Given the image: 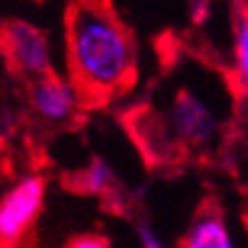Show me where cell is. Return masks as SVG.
Masks as SVG:
<instances>
[{
    "mask_svg": "<svg viewBox=\"0 0 248 248\" xmlns=\"http://www.w3.org/2000/svg\"><path fill=\"white\" fill-rule=\"evenodd\" d=\"M64 59L89 103L123 96L138 79V45L108 0H69L64 13Z\"/></svg>",
    "mask_w": 248,
    "mask_h": 248,
    "instance_id": "6da1fadb",
    "label": "cell"
},
{
    "mask_svg": "<svg viewBox=\"0 0 248 248\" xmlns=\"http://www.w3.org/2000/svg\"><path fill=\"white\" fill-rule=\"evenodd\" d=\"M140 145L155 160H185L217 153L226 135V116L209 86L174 81L162 86L160 101L135 121Z\"/></svg>",
    "mask_w": 248,
    "mask_h": 248,
    "instance_id": "7a4b0ae2",
    "label": "cell"
},
{
    "mask_svg": "<svg viewBox=\"0 0 248 248\" xmlns=\"http://www.w3.org/2000/svg\"><path fill=\"white\" fill-rule=\"evenodd\" d=\"M0 52L10 72L27 84L57 72L49 32L32 20L8 17L0 22Z\"/></svg>",
    "mask_w": 248,
    "mask_h": 248,
    "instance_id": "3957f363",
    "label": "cell"
},
{
    "mask_svg": "<svg viewBox=\"0 0 248 248\" xmlns=\"http://www.w3.org/2000/svg\"><path fill=\"white\" fill-rule=\"evenodd\" d=\"M49 182L40 172H25L0 192V248H20L37 226Z\"/></svg>",
    "mask_w": 248,
    "mask_h": 248,
    "instance_id": "277c9868",
    "label": "cell"
},
{
    "mask_svg": "<svg viewBox=\"0 0 248 248\" xmlns=\"http://www.w3.org/2000/svg\"><path fill=\"white\" fill-rule=\"evenodd\" d=\"M86 96L81 89L69 79L66 74H49L37 81L27 84V108L30 116L37 121L42 128L62 130L79 121Z\"/></svg>",
    "mask_w": 248,
    "mask_h": 248,
    "instance_id": "5b68a950",
    "label": "cell"
},
{
    "mask_svg": "<svg viewBox=\"0 0 248 248\" xmlns=\"http://www.w3.org/2000/svg\"><path fill=\"white\" fill-rule=\"evenodd\" d=\"M229 32L226 79L238 96H248V10L243 0H229Z\"/></svg>",
    "mask_w": 248,
    "mask_h": 248,
    "instance_id": "8992f818",
    "label": "cell"
},
{
    "mask_svg": "<svg viewBox=\"0 0 248 248\" xmlns=\"http://www.w3.org/2000/svg\"><path fill=\"white\" fill-rule=\"evenodd\" d=\"M177 248H236L224 211L217 204L199 206Z\"/></svg>",
    "mask_w": 248,
    "mask_h": 248,
    "instance_id": "52a82bcc",
    "label": "cell"
},
{
    "mask_svg": "<svg viewBox=\"0 0 248 248\" xmlns=\"http://www.w3.org/2000/svg\"><path fill=\"white\" fill-rule=\"evenodd\" d=\"M74 185L81 192L91 197H101V199H116L123 192V185L118 180L116 170L103 157H91L86 167H81L79 174L74 177Z\"/></svg>",
    "mask_w": 248,
    "mask_h": 248,
    "instance_id": "ba28073f",
    "label": "cell"
},
{
    "mask_svg": "<svg viewBox=\"0 0 248 248\" xmlns=\"http://www.w3.org/2000/svg\"><path fill=\"white\" fill-rule=\"evenodd\" d=\"M135 238H138L140 248H170L165 243V238L160 236V231L148 219H138L135 221Z\"/></svg>",
    "mask_w": 248,
    "mask_h": 248,
    "instance_id": "9c48e42d",
    "label": "cell"
},
{
    "mask_svg": "<svg viewBox=\"0 0 248 248\" xmlns=\"http://www.w3.org/2000/svg\"><path fill=\"white\" fill-rule=\"evenodd\" d=\"M62 248H111V241L103 233H79L72 236Z\"/></svg>",
    "mask_w": 248,
    "mask_h": 248,
    "instance_id": "30bf717a",
    "label": "cell"
},
{
    "mask_svg": "<svg viewBox=\"0 0 248 248\" xmlns=\"http://www.w3.org/2000/svg\"><path fill=\"white\" fill-rule=\"evenodd\" d=\"M211 10H214V0H189L187 15L194 27H204L211 17Z\"/></svg>",
    "mask_w": 248,
    "mask_h": 248,
    "instance_id": "8fae6325",
    "label": "cell"
},
{
    "mask_svg": "<svg viewBox=\"0 0 248 248\" xmlns=\"http://www.w3.org/2000/svg\"><path fill=\"white\" fill-rule=\"evenodd\" d=\"M243 5H246V10H248V0H243Z\"/></svg>",
    "mask_w": 248,
    "mask_h": 248,
    "instance_id": "7c38bea8",
    "label": "cell"
},
{
    "mask_svg": "<svg viewBox=\"0 0 248 248\" xmlns=\"http://www.w3.org/2000/svg\"><path fill=\"white\" fill-rule=\"evenodd\" d=\"M40 3H47V0H40Z\"/></svg>",
    "mask_w": 248,
    "mask_h": 248,
    "instance_id": "4fadbf2b",
    "label": "cell"
}]
</instances>
